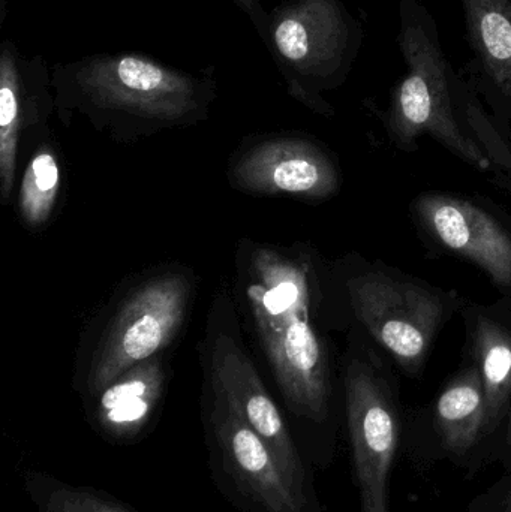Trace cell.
Here are the masks:
<instances>
[{
  "label": "cell",
  "mask_w": 511,
  "mask_h": 512,
  "mask_svg": "<svg viewBox=\"0 0 511 512\" xmlns=\"http://www.w3.org/2000/svg\"><path fill=\"white\" fill-rule=\"evenodd\" d=\"M465 512H511V471L474 496Z\"/></svg>",
  "instance_id": "19"
},
{
  "label": "cell",
  "mask_w": 511,
  "mask_h": 512,
  "mask_svg": "<svg viewBox=\"0 0 511 512\" xmlns=\"http://www.w3.org/2000/svg\"><path fill=\"white\" fill-rule=\"evenodd\" d=\"M345 423L360 512H393V469L405 438L398 385L374 355L351 358L344 376Z\"/></svg>",
  "instance_id": "6"
},
{
  "label": "cell",
  "mask_w": 511,
  "mask_h": 512,
  "mask_svg": "<svg viewBox=\"0 0 511 512\" xmlns=\"http://www.w3.org/2000/svg\"><path fill=\"white\" fill-rule=\"evenodd\" d=\"M213 393L224 399L266 442L288 474L306 492L315 493L314 474L269 391L245 352L219 337L212 354Z\"/></svg>",
  "instance_id": "10"
},
{
  "label": "cell",
  "mask_w": 511,
  "mask_h": 512,
  "mask_svg": "<svg viewBox=\"0 0 511 512\" xmlns=\"http://www.w3.org/2000/svg\"><path fill=\"white\" fill-rule=\"evenodd\" d=\"M398 42L407 71L384 114L393 143L416 150L419 138L428 135L470 167L494 173L465 113L462 75L453 71L437 21L419 0H401Z\"/></svg>",
  "instance_id": "3"
},
{
  "label": "cell",
  "mask_w": 511,
  "mask_h": 512,
  "mask_svg": "<svg viewBox=\"0 0 511 512\" xmlns=\"http://www.w3.org/2000/svg\"><path fill=\"white\" fill-rule=\"evenodd\" d=\"M347 291L354 318L410 378L422 375L441 328L461 306L455 294L383 262L359 268Z\"/></svg>",
  "instance_id": "5"
},
{
  "label": "cell",
  "mask_w": 511,
  "mask_h": 512,
  "mask_svg": "<svg viewBox=\"0 0 511 512\" xmlns=\"http://www.w3.org/2000/svg\"><path fill=\"white\" fill-rule=\"evenodd\" d=\"M189 297L191 283L182 274H164L135 289L90 364L87 394L95 397L126 370L162 351L179 331Z\"/></svg>",
  "instance_id": "8"
},
{
  "label": "cell",
  "mask_w": 511,
  "mask_h": 512,
  "mask_svg": "<svg viewBox=\"0 0 511 512\" xmlns=\"http://www.w3.org/2000/svg\"><path fill=\"white\" fill-rule=\"evenodd\" d=\"M164 367L149 358L126 370L93 399L90 423L108 444L132 445L155 420L165 390Z\"/></svg>",
  "instance_id": "15"
},
{
  "label": "cell",
  "mask_w": 511,
  "mask_h": 512,
  "mask_svg": "<svg viewBox=\"0 0 511 512\" xmlns=\"http://www.w3.org/2000/svg\"><path fill=\"white\" fill-rule=\"evenodd\" d=\"M209 469L218 492L243 512H327L293 480L266 442L213 393L204 417Z\"/></svg>",
  "instance_id": "7"
},
{
  "label": "cell",
  "mask_w": 511,
  "mask_h": 512,
  "mask_svg": "<svg viewBox=\"0 0 511 512\" xmlns=\"http://www.w3.org/2000/svg\"><path fill=\"white\" fill-rule=\"evenodd\" d=\"M251 273L255 325L282 397L294 415L335 444L332 376L326 346L312 324L308 271L278 252L260 249Z\"/></svg>",
  "instance_id": "1"
},
{
  "label": "cell",
  "mask_w": 511,
  "mask_h": 512,
  "mask_svg": "<svg viewBox=\"0 0 511 512\" xmlns=\"http://www.w3.org/2000/svg\"><path fill=\"white\" fill-rule=\"evenodd\" d=\"M474 54V83L504 129L511 123V0H459Z\"/></svg>",
  "instance_id": "13"
},
{
  "label": "cell",
  "mask_w": 511,
  "mask_h": 512,
  "mask_svg": "<svg viewBox=\"0 0 511 512\" xmlns=\"http://www.w3.org/2000/svg\"><path fill=\"white\" fill-rule=\"evenodd\" d=\"M60 171L50 147H42L27 167L21 183V218L30 227H41L50 219L59 195Z\"/></svg>",
  "instance_id": "18"
},
{
  "label": "cell",
  "mask_w": 511,
  "mask_h": 512,
  "mask_svg": "<svg viewBox=\"0 0 511 512\" xmlns=\"http://www.w3.org/2000/svg\"><path fill=\"white\" fill-rule=\"evenodd\" d=\"M429 418L438 459L462 469L468 478L489 466L485 388L473 360L444 384Z\"/></svg>",
  "instance_id": "12"
},
{
  "label": "cell",
  "mask_w": 511,
  "mask_h": 512,
  "mask_svg": "<svg viewBox=\"0 0 511 512\" xmlns=\"http://www.w3.org/2000/svg\"><path fill=\"white\" fill-rule=\"evenodd\" d=\"M23 490L36 512H140L104 490L75 486L35 469L24 472Z\"/></svg>",
  "instance_id": "17"
},
{
  "label": "cell",
  "mask_w": 511,
  "mask_h": 512,
  "mask_svg": "<svg viewBox=\"0 0 511 512\" xmlns=\"http://www.w3.org/2000/svg\"><path fill=\"white\" fill-rule=\"evenodd\" d=\"M60 107L104 122L182 125L201 119L216 96L212 69L194 75L138 53H98L51 66Z\"/></svg>",
  "instance_id": "2"
},
{
  "label": "cell",
  "mask_w": 511,
  "mask_h": 512,
  "mask_svg": "<svg viewBox=\"0 0 511 512\" xmlns=\"http://www.w3.org/2000/svg\"><path fill=\"white\" fill-rule=\"evenodd\" d=\"M240 11L245 12L251 20L252 26L260 35L261 41H266L267 26H269V12L261 5V0H231Z\"/></svg>",
  "instance_id": "21"
},
{
  "label": "cell",
  "mask_w": 511,
  "mask_h": 512,
  "mask_svg": "<svg viewBox=\"0 0 511 512\" xmlns=\"http://www.w3.org/2000/svg\"><path fill=\"white\" fill-rule=\"evenodd\" d=\"M413 212L431 242L473 262L511 301V225L497 210L473 198L426 192Z\"/></svg>",
  "instance_id": "9"
},
{
  "label": "cell",
  "mask_w": 511,
  "mask_h": 512,
  "mask_svg": "<svg viewBox=\"0 0 511 512\" xmlns=\"http://www.w3.org/2000/svg\"><path fill=\"white\" fill-rule=\"evenodd\" d=\"M464 319L470 360L479 367L485 388L486 439L491 454L511 405V301L465 306Z\"/></svg>",
  "instance_id": "14"
},
{
  "label": "cell",
  "mask_w": 511,
  "mask_h": 512,
  "mask_svg": "<svg viewBox=\"0 0 511 512\" xmlns=\"http://www.w3.org/2000/svg\"><path fill=\"white\" fill-rule=\"evenodd\" d=\"M240 189L264 195L327 198L339 173L326 150L306 138H275L252 147L233 168Z\"/></svg>",
  "instance_id": "11"
},
{
  "label": "cell",
  "mask_w": 511,
  "mask_h": 512,
  "mask_svg": "<svg viewBox=\"0 0 511 512\" xmlns=\"http://www.w3.org/2000/svg\"><path fill=\"white\" fill-rule=\"evenodd\" d=\"M363 39V24L342 0H285L269 12L264 44L290 95L332 116L323 93L347 81Z\"/></svg>",
  "instance_id": "4"
},
{
  "label": "cell",
  "mask_w": 511,
  "mask_h": 512,
  "mask_svg": "<svg viewBox=\"0 0 511 512\" xmlns=\"http://www.w3.org/2000/svg\"><path fill=\"white\" fill-rule=\"evenodd\" d=\"M42 56H21L14 42L0 47V197L8 200L14 188L18 140L33 96L30 89L47 71Z\"/></svg>",
  "instance_id": "16"
},
{
  "label": "cell",
  "mask_w": 511,
  "mask_h": 512,
  "mask_svg": "<svg viewBox=\"0 0 511 512\" xmlns=\"http://www.w3.org/2000/svg\"><path fill=\"white\" fill-rule=\"evenodd\" d=\"M489 460H491V465L492 463H498V465L503 466L504 471H511V405L503 427H501L500 433L492 444Z\"/></svg>",
  "instance_id": "20"
}]
</instances>
